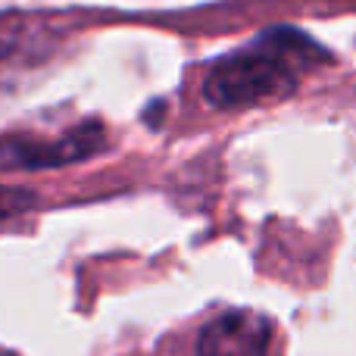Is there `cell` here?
<instances>
[{
    "label": "cell",
    "instance_id": "7a4b0ae2",
    "mask_svg": "<svg viewBox=\"0 0 356 356\" xmlns=\"http://www.w3.org/2000/svg\"><path fill=\"white\" fill-rule=\"evenodd\" d=\"M104 147V129L97 122L79 125L75 131L56 138V141H35V138H0V169L6 172H35V169H54L66 163L88 160Z\"/></svg>",
    "mask_w": 356,
    "mask_h": 356
},
{
    "label": "cell",
    "instance_id": "3957f363",
    "mask_svg": "<svg viewBox=\"0 0 356 356\" xmlns=\"http://www.w3.org/2000/svg\"><path fill=\"white\" fill-rule=\"evenodd\" d=\"M272 322L253 309H234L213 319L197 338V356H266Z\"/></svg>",
    "mask_w": 356,
    "mask_h": 356
},
{
    "label": "cell",
    "instance_id": "6da1fadb",
    "mask_svg": "<svg viewBox=\"0 0 356 356\" xmlns=\"http://www.w3.org/2000/svg\"><path fill=\"white\" fill-rule=\"evenodd\" d=\"M316 60H328V54L319 50L313 38L297 29H269L250 47L209 66L203 79V100L216 110H241L288 97Z\"/></svg>",
    "mask_w": 356,
    "mask_h": 356
},
{
    "label": "cell",
    "instance_id": "277c9868",
    "mask_svg": "<svg viewBox=\"0 0 356 356\" xmlns=\"http://www.w3.org/2000/svg\"><path fill=\"white\" fill-rule=\"evenodd\" d=\"M25 191H6L0 188V219L10 213H16V209H22L25 203H29V197H22Z\"/></svg>",
    "mask_w": 356,
    "mask_h": 356
}]
</instances>
